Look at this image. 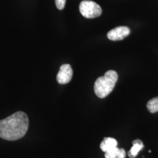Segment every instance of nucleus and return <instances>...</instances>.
<instances>
[{
  "mask_svg": "<svg viewBox=\"0 0 158 158\" xmlns=\"http://www.w3.org/2000/svg\"><path fill=\"white\" fill-rule=\"evenodd\" d=\"M118 80V74L114 70H108L104 76L96 80L94 90L99 98H103L108 96L113 90Z\"/></svg>",
  "mask_w": 158,
  "mask_h": 158,
  "instance_id": "2",
  "label": "nucleus"
},
{
  "mask_svg": "<svg viewBox=\"0 0 158 158\" xmlns=\"http://www.w3.org/2000/svg\"><path fill=\"white\" fill-rule=\"evenodd\" d=\"M143 148V142L140 139H135L132 142V147L128 152V155L130 158H135L138 155V152Z\"/></svg>",
  "mask_w": 158,
  "mask_h": 158,
  "instance_id": "7",
  "label": "nucleus"
},
{
  "mask_svg": "<svg viewBox=\"0 0 158 158\" xmlns=\"http://www.w3.org/2000/svg\"><path fill=\"white\" fill-rule=\"evenodd\" d=\"M147 108L150 113H155L158 111V97H155L147 103Z\"/></svg>",
  "mask_w": 158,
  "mask_h": 158,
  "instance_id": "9",
  "label": "nucleus"
},
{
  "mask_svg": "<svg viewBox=\"0 0 158 158\" xmlns=\"http://www.w3.org/2000/svg\"><path fill=\"white\" fill-rule=\"evenodd\" d=\"M125 156L126 152L124 149L117 147L111 148L105 152L106 158H125Z\"/></svg>",
  "mask_w": 158,
  "mask_h": 158,
  "instance_id": "6",
  "label": "nucleus"
},
{
  "mask_svg": "<svg viewBox=\"0 0 158 158\" xmlns=\"http://www.w3.org/2000/svg\"><path fill=\"white\" fill-rule=\"evenodd\" d=\"M66 1V0H55V4L57 9L60 10H63L65 6Z\"/></svg>",
  "mask_w": 158,
  "mask_h": 158,
  "instance_id": "10",
  "label": "nucleus"
},
{
  "mask_svg": "<svg viewBox=\"0 0 158 158\" xmlns=\"http://www.w3.org/2000/svg\"><path fill=\"white\" fill-rule=\"evenodd\" d=\"M117 141L116 139L113 138H104L103 141L100 144V149L102 151L106 152L109 149L117 147Z\"/></svg>",
  "mask_w": 158,
  "mask_h": 158,
  "instance_id": "8",
  "label": "nucleus"
},
{
  "mask_svg": "<svg viewBox=\"0 0 158 158\" xmlns=\"http://www.w3.org/2000/svg\"><path fill=\"white\" fill-rule=\"evenodd\" d=\"M79 10L81 15L87 18H94L101 15L102 10L100 6L92 1L85 0L80 2Z\"/></svg>",
  "mask_w": 158,
  "mask_h": 158,
  "instance_id": "3",
  "label": "nucleus"
},
{
  "mask_svg": "<svg viewBox=\"0 0 158 158\" xmlns=\"http://www.w3.org/2000/svg\"><path fill=\"white\" fill-rule=\"evenodd\" d=\"M28 127L27 114L18 111L0 120V137L6 141H16L26 134Z\"/></svg>",
  "mask_w": 158,
  "mask_h": 158,
  "instance_id": "1",
  "label": "nucleus"
},
{
  "mask_svg": "<svg viewBox=\"0 0 158 158\" xmlns=\"http://www.w3.org/2000/svg\"><path fill=\"white\" fill-rule=\"evenodd\" d=\"M73 70L70 65L64 64L60 66V70L57 74L56 80L60 85L67 84L72 79Z\"/></svg>",
  "mask_w": 158,
  "mask_h": 158,
  "instance_id": "4",
  "label": "nucleus"
},
{
  "mask_svg": "<svg viewBox=\"0 0 158 158\" xmlns=\"http://www.w3.org/2000/svg\"><path fill=\"white\" fill-rule=\"evenodd\" d=\"M130 34L128 27L120 26L110 31L107 34V38L111 40H124Z\"/></svg>",
  "mask_w": 158,
  "mask_h": 158,
  "instance_id": "5",
  "label": "nucleus"
}]
</instances>
